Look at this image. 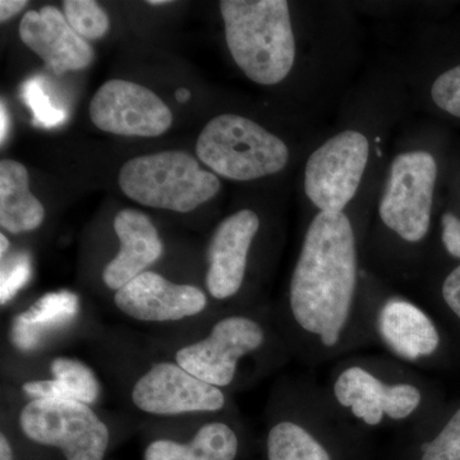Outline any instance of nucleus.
<instances>
[{"label":"nucleus","instance_id":"2eb2a0df","mask_svg":"<svg viewBox=\"0 0 460 460\" xmlns=\"http://www.w3.org/2000/svg\"><path fill=\"white\" fill-rule=\"evenodd\" d=\"M120 313L142 323H174L198 316L208 307L204 290L178 284L154 271H145L115 292Z\"/></svg>","mask_w":460,"mask_h":460},{"label":"nucleus","instance_id":"c85d7f7f","mask_svg":"<svg viewBox=\"0 0 460 460\" xmlns=\"http://www.w3.org/2000/svg\"><path fill=\"white\" fill-rule=\"evenodd\" d=\"M27 4L29 2L26 0H2L0 2V21L5 22V21L11 20L22 12Z\"/></svg>","mask_w":460,"mask_h":460},{"label":"nucleus","instance_id":"f3484780","mask_svg":"<svg viewBox=\"0 0 460 460\" xmlns=\"http://www.w3.org/2000/svg\"><path fill=\"white\" fill-rule=\"evenodd\" d=\"M114 230L119 251L105 266L102 280L109 289L118 292L162 257L163 242L150 217L135 208L118 213Z\"/></svg>","mask_w":460,"mask_h":460},{"label":"nucleus","instance_id":"ddd939ff","mask_svg":"<svg viewBox=\"0 0 460 460\" xmlns=\"http://www.w3.org/2000/svg\"><path fill=\"white\" fill-rule=\"evenodd\" d=\"M90 118L102 131L119 136L157 137L171 128L172 114L147 87L131 81L111 80L90 102Z\"/></svg>","mask_w":460,"mask_h":460},{"label":"nucleus","instance_id":"423d86ee","mask_svg":"<svg viewBox=\"0 0 460 460\" xmlns=\"http://www.w3.org/2000/svg\"><path fill=\"white\" fill-rule=\"evenodd\" d=\"M366 277L365 314L371 347L411 368L434 366L443 354V332L417 302Z\"/></svg>","mask_w":460,"mask_h":460},{"label":"nucleus","instance_id":"9d476101","mask_svg":"<svg viewBox=\"0 0 460 460\" xmlns=\"http://www.w3.org/2000/svg\"><path fill=\"white\" fill-rule=\"evenodd\" d=\"M32 443L56 447L66 460H104L111 432L89 404L65 399H32L18 416Z\"/></svg>","mask_w":460,"mask_h":460},{"label":"nucleus","instance_id":"4468645a","mask_svg":"<svg viewBox=\"0 0 460 460\" xmlns=\"http://www.w3.org/2000/svg\"><path fill=\"white\" fill-rule=\"evenodd\" d=\"M260 226L259 215L243 208L226 217L215 229L208 243L206 272V289L215 301H232L241 295Z\"/></svg>","mask_w":460,"mask_h":460},{"label":"nucleus","instance_id":"a878e982","mask_svg":"<svg viewBox=\"0 0 460 460\" xmlns=\"http://www.w3.org/2000/svg\"><path fill=\"white\" fill-rule=\"evenodd\" d=\"M30 275H31V262L25 253L14 256L5 265L3 263L2 284H0L2 305L7 304L13 298L18 290L29 281Z\"/></svg>","mask_w":460,"mask_h":460},{"label":"nucleus","instance_id":"393cba45","mask_svg":"<svg viewBox=\"0 0 460 460\" xmlns=\"http://www.w3.org/2000/svg\"><path fill=\"white\" fill-rule=\"evenodd\" d=\"M431 96L441 111L460 118V66L436 78L431 87Z\"/></svg>","mask_w":460,"mask_h":460},{"label":"nucleus","instance_id":"473e14b6","mask_svg":"<svg viewBox=\"0 0 460 460\" xmlns=\"http://www.w3.org/2000/svg\"><path fill=\"white\" fill-rule=\"evenodd\" d=\"M175 98L178 102H184L190 98V91L186 89H180L175 93Z\"/></svg>","mask_w":460,"mask_h":460},{"label":"nucleus","instance_id":"72a5a7b5","mask_svg":"<svg viewBox=\"0 0 460 460\" xmlns=\"http://www.w3.org/2000/svg\"><path fill=\"white\" fill-rule=\"evenodd\" d=\"M168 3H171L169 2V0H150V2H147V4H150V5H162V4H168Z\"/></svg>","mask_w":460,"mask_h":460},{"label":"nucleus","instance_id":"f8f14e48","mask_svg":"<svg viewBox=\"0 0 460 460\" xmlns=\"http://www.w3.org/2000/svg\"><path fill=\"white\" fill-rule=\"evenodd\" d=\"M131 396L136 408L153 416L220 413L228 407L226 390L193 376L177 362L151 366L136 381Z\"/></svg>","mask_w":460,"mask_h":460},{"label":"nucleus","instance_id":"9b49d317","mask_svg":"<svg viewBox=\"0 0 460 460\" xmlns=\"http://www.w3.org/2000/svg\"><path fill=\"white\" fill-rule=\"evenodd\" d=\"M368 156L370 144L361 132L332 136L308 157L305 195L320 211L343 213L359 189Z\"/></svg>","mask_w":460,"mask_h":460},{"label":"nucleus","instance_id":"0eeeda50","mask_svg":"<svg viewBox=\"0 0 460 460\" xmlns=\"http://www.w3.org/2000/svg\"><path fill=\"white\" fill-rule=\"evenodd\" d=\"M120 190L138 204L175 213H190L220 190L219 178L204 171L198 159L171 150L133 157L119 172Z\"/></svg>","mask_w":460,"mask_h":460},{"label":"nucleus","instance_id":"20e7f679","mask_svg":"<svg viewBox=\"0 0 460 460\" xmlns=\"http://www.w3.org/2000/svg\"><path fill=\"white\" fill-rule=\"evenodd\" d=\"M292 357L275 313L243 310L220 317L205 338L181 348L175 362L226 392L246 385Z\"/></svg>","mask_w":460,"mask_h":460},{"label":"nucleus","instance_id":"aec40b11","mask_svg":"<svg viewBox=\"0 0 460 460\" xmlns=\"http://www.w3.org/2000/svg\"><path fill=\"white\" fill-rule=\"evenodd\" d=\"M53 378L23 384V393L32 399H65L93 404L99 399L100 383L95 372L80 359L57 357L50 363Z\"/></svg>","mask_w":460,"mask_h":460},{"label":"nucleus","instance_id":"b1692460","mask_svg":"<svg viewBox=\"0 0 460 460\" xmlns=\"http://www.w3.org/2000/svg\"><path fill=\"white\" fill-rule=\"evenodd\" d=\"M23 96L27 105L31 108L35 122L39 126L56 127L65 122V109L54 107L40 77H33L27 81L23 87Z\"/></svg>","mask_w":460,"mask_h":460},{"label":"nucleus","instance_id":"6e6552de","mask_svg":"<svg viewBox=\"0 0 460 460\" xmlns=\"http://www.w3.org/2000/svg\"><path fill=\"white\" fill-rule=\"evenodd\" d=\"M196 154L220 177L255 181L283 171L289 148L253 120L235 114L213 118L199 133Z\"/></svg>","mask_w":460,"mask_h":460},{"label":"nucleus","instance_id":"7ed1b4c3","mask_svg":"<svg viewBox=\"0 0 460 460\" xmlns=\"http://www.w3.org/2000/svg\"><path fill=\"white\" fill-rule=\"evenodd\" d=\"M268 419V460H361L370 436L337 410L323 384L304 375L277 386Z\"/></svg>","mask_w":460,"mask_h":460},{"label":"nucleus","instance_id":"5701e85b","mask_svg":"<svg viewBox=\"0 0 460 460\" xmlns=\"http://www.w3.org/2000/svg\"><path fill=\"white\" fill-rule=\"evenodd\" d=\"M63 7L69 25L84 40L104 38L111 29L108 14L93 0H66Z\"/></svg>","mask_w":460,"mask_h":460},{"label":"nucleus","instance_id":"4be33fe9","mask_svg":"<svg viewBox=\"0 0 460 460\" xmlns=\"http://www.w3.org/2000/svg\"><path fill=\"white\" fill-rule=\"evenodd\" d=\"M80 310V299L69 290L47 293L33 302L17 319L31 326L42 337L45 329L66 325Z\"/></svg>","mask_w":460,"mask_h":460},{"label":"nucleus","instance_id":"c756f323","mask_svg":"<svg viewBox=\"0 0 460 460\" xmlns=\"http://www.w3.org/2000/svg\"><path fill=\"white\" fill-rule=\"evenodd\" d=\"M0 460H14L13 449L4 434L0 435Z\"/></svg>","mask_w":460,"mask_h":460},{"label":"nucleus","instance_id":"bb28decb","mask_svg":"<svg viewBox=\"0 0 460 460\" xmlns=\"http://www.w3.org/2000/svg\"><path fill=\"white\" fill-rule=\"evenodd\" d=\"M438 301L444 308L445 314L460 325V263L441 281Z\"/></svg>","mask_w":460,"mask_h":460},{"label":"nucleus","instance_id":"412c9836","mask_svg":"<svg viewBox=\"0 0 460 460\" xmlns=\"http://www.w3.org/2000/svg\"><path fill=\"white\" fill-rule=\"evenodd\" d=\"M399 460H460V404L402 434Z\"/></svg>","mask_w":460,"mask_h":460},{"label":"nucleus","instance_id":"f03ea898","mask_svg":"<svg viewBox=\"0 0 460 460\" xmlns=\"http://www.w3.org/2000/svg\"><path fill=\"white\" fill-rule=\"evenodd\" d=\"M332 404L367 434L419 429L440 411L422 372L384 353L357 352L332 363L323 384Z\"/></svg>","mask_w":460,"mask_h":460},{"label":"nucleus","instance_id":"1a4fd4ad","mask_svg":"<svg viewBox=\"0 0 460 460\" xmlns=\"http://www.w3.org/2000/svg\"><path fill=\"white\" fill-rule=\"evenodd\" d=\"M436 178L438 164L428 151H407L393 160L378 217L404 246H419L428 238Z\"/></svg>","mask_w":460,"mask_h":460},{"label":"nucleus","instance_id":"a211bd4d","mask_svg":"<svg viewBox=\"0 0 460 460\" xmlns=\"http://www.w3.org/2000/svg\"><path fill=\"white\" fill-rule=\"evenodd\" d=\"M241 432L234 423L215 420L201 426L189 443L159 438L148 444L145 460H237Z\"/></svg>","mask_w":460,"mask_h":460},{"label":"nucleus","instance_id":"dca6fc26","mask_svg":"<svg viewBox=\"0 0 460 460\" xmlns=\"http://www.w3.org/2000/svg\"><path fill=\"white\" fill-rule=\"evenodd\" d=\"M18 32L23 44L57 75L87 68L95 58L89 42L72 29L59 9L51 5L27 12Z\"/></svg>","mask_w":460,"mask_h":460},{"label":"nucleus","instance_id":"7c9ffc66","mask_svg":"<svg viewBox=\"0 0 460 460\" xmlns=\"http://www.w3.org/2000/svg\"><path fill=\"white\" fill-rule=\"evenodd\" d=\"M8 120L7 109L2 102V105H0V122H2V126H0V142H2V145L4 144L5 137H7Z\"/></svg>","mask_w":460,"mask_h":460},{"label":"nucleus","instance_id":"cd10ccee","mask_svg":"<svg viewBox=\"0 0 460 460\" xmlns=\"http://www.w3.org/2000/svg\"><path fill=\"white\" fill-rule=\"evenodd\" d=\"M441 242L450 256L460 260V219L452 213L441 217Z\"/></svg>","mask_w":460,"mask_h":460},{"label":"nucleus","instance_id":"39448f33","mask_svg":"<svg viewBox=\"0 0 460 460\" xmlns=\"http://www.w3.org/2000/svg\"><path fill=\"white\" fill-rule=\"evenodd\" d=\"M220 12L235 65L253 83H281L296 60L295 33L286 0H223Z\"/></svg>","mask_w":460,"mask_h":460},{"label":"nucleus","instance_id":"2f4dec72","mask_svg":"<svg viewBox=\"0 0 460 460\" xmlns=\"http://www.w3.org/2000/svg\"><path fill=\"white\" fill-rule=\"evenodd\" d=\"M0 244H2V247H0V255H2V260H4V255L9 250V241L8 238L5 237L4 233L0 234Z\"/></svg>","mask_w":460,"mask_h":460},{"label":"nucleus","instance_id":"f257e3e1","mask_svg":"<svg viewBox=\"0 0 460 460\" xmlns=\"http://www.w3.org/2000/svg\"><path fill=\"white\" fill-rule=\"evenodd\" d=\"M365 280L349 217L330 211L314 215L284 304L275 313L295 358L316 367L371 347Z\"/></svg>","mask_w":460,"mask_h":460},{"label":"nucleus","instance_id":"6ab92c4d","mask_svg":"<svg viewBox=\"0 0 460 460\" xmlns=\"http://www.w3.org/2000/svg\"><path fill=\"white\" fill-rule=\"evenodd\" d=\"M45 208L30 192L29 172L16 160L0 163V226L9 233L31 232L44 222Z\"/></svg>","mask_w":460,"mask_h":460}]
</instances>
